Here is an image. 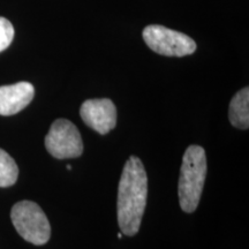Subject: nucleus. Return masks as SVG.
I'll return each instance as SVG.
<instances>
[{
  "instance_id": "1a4fd4ad",
  "label": "nucleus",
  "mask_w": 249,
  "mask_h": 249,
  "mask_svg": "<svg viewBox=\"0 0 249 249\" xmlns=\"http://www.w3.org/2000/svg\"><path fill=\"white\" fill-rule=\"evenodd\" d=\"M18 177V167L7 152L0 149V187L13 186Z\"/></svg>"
},
{
  "instance_id": "20e7f679",
  "label": "nucleus",
  "mask_w": 249,
  "mask_h": 249,
  "mask_svg": "<svg viewBox=\"0 0 249 249\" xmlns=\"http://www.w3.org/2000/svg\"><path fill=\"white\" fill-rule=\"evenodd\" d=\"M142 36L152 51L166 57H185L196 50V43L191 37L160 24L145 27Z\"/></svg>"
},
{
  "instance_id": "f8f14e48",
  "label": "nucleus",
  "mask_w": 249,
  "mask_h": 249,
  "mask_svg": "<svg viewBox=\"0 0 249 249\" xmlns=\"http://www.w3.org/2000/svg\"><path fill=\"white\" fill-rule=\"evenodd\" d=\"M67 170H68V171H71V165H67Z\"/></svg>"
},
{
  "instance_id": "7ed1b4c3",
  "label": "nucleus",
  "mask_w": 249,
  "mask_h": 249,
  "mask_svg": "<svg viewBox=\"0 0 249 249\" xmlns=\"http://www.w3.org/2000/svg\"><path fill=\"white\" fill-rule=\"evenodd\" d=\"M12 223L24 240L35 246H43L50 240L51 226L38 204L31 201H21L13 205Z\"/></svg>"
},
{
  "instance_id": "9b49d317",
  "label": "nucleus",
  "mask_w": 249,
  "mask_h": 249,
  "mask_svg": "<svg viewBox=\"0 0 249 249\" xmlns=\"http://www.w3.org/2000/svg\"><path fill=\"white\" fill-rule=\"evenodd\" d=\"M118 238H119V239L123 238V233H119V234H118Z\"/></svg>"
},
{
  "instance_id": "f257e3e1",
  "label": "nucleus",
  "mask_w": 249,
  "mask_h": 249,
  "mask_svg": "<svg viewBox=\"0 0 249 249\" xmlns=\"http://www.w3.org/2000/svg\"><path fill=\"white\" fill-rule=\"evenodd\" d=\"M148 195V177L141 160L129 157L118 188V224L121 233L133 236L140 231Z\"/></svg>"
},
{
  "instance_id": "9d476101",
  "label": "nucleus",
  "mask_w": 249,
  "mask_h": 249,
  "mask_svg": "<svg viewBox=\"0 0 249 249\" xmlns=\"http://www.w3.org/2000/svg\"><path fill=\"white\" fill-rule=\"evenodd\" d=\"M14 38V28L7 18L0 17V52L5 51Z\"/></svg>"
},
{
  "instance_id": "6e6552de",
  "label": "nucleus",
  "mask_w": 249,
  "mask_h": 249,
  "mask_svg": "<svg viewBox=\"0 0 249 249\" xmlns=\"http://www.w3.org/2000/svg\"><path fill=\"white\" fill-rule=\"evenodd\" d=\"M229 118L232 126L239 129L249 127V88L241 89L233 96L229 107Z\"/></svg>"
},
{
  "instance_id": "423d86ee",
  "label": "nucleus",
  "mask_w": 249,
  "mask_h": 249,
  "mask_svg": "<svg viewBox=\"0 0 249 249\" xmlns=\"http://www.w3.org/2000/svg\"><path fill=\"white\" fill-rule=\"evenodd\" d=\"M80 116L87 126L102 135L117 126V108L108 98L88 99L80 108Z\"/></svg>"
},
{
  "instance_id": "0eeeda50",
  "label": "nucleus",
  "mask_w": 249,
  "mask_h": 249,
  "mask_svg": "<svg viewBox=\"0 0 249 249\" xmlns=\"http://www.w3.org/2000/svg\"><path fill=\"white\" fill-rule=\"evenodd\" d=\"M35 96V88L29 82L0 87V116H14L26 108Z\"/></svg>"
},
{
  "instance_id": "f03ea898",
  "label": "nucleus",
  "mask_w": 249,
  "mask_h": 249,
  "mask_svg": "<svg viewBox=\"0 0 249 249\" xmlns=\"http://www.w3.org/2000/svg\"><path fill=\"white\" fill-rule=\"evenodd\" d=\"M207 177V156L200 145H189L183 154L179 178V203L187 213H194L200 203Z\"/></svg>"
},
{
  "instance_id": "39448f33",
  "label": "nucleus",
  "mask_w": 249,
  "mask_h": 249,
  "mask_svg": "<svg viewBox=\"0 0 249 249\" xmlns=\"http://www.w3.org/2000/svg\"><path fill=\"white\" fill-rule=\"evenodd\" d=\"M45 148L57 160H68L82 155L83 142L79 129L71 121L57 119L46 134Z\"/></svg>"
}]
</instances>
